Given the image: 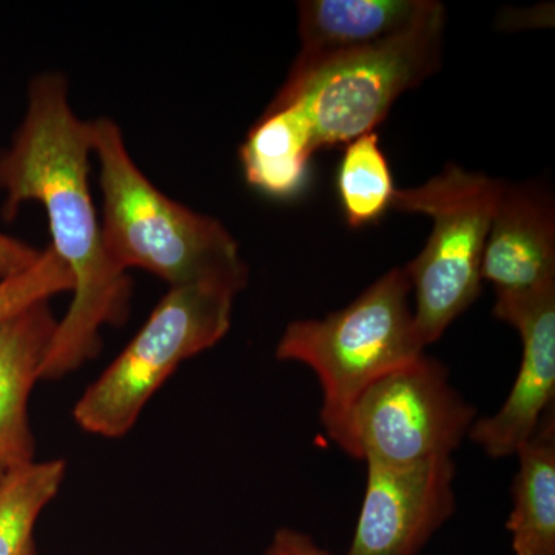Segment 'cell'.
I'll return each instance as SVG.
<instances>
[{
  "label": "cell",
  "instance_id": "obj_1",
  "mask_svg": "<svg viewBox=\"0 0 555 555\" xmlns=\"http://www.w3.org/2000/svg\"><path fill=\"white\" fill-rule=\"evenodd\" d=\"M91 155L90 120L73 109L67 78L57 72L36 76L24 119L0 150V192L7 221L24 204L42 206L50 247L73 278L72 305L57 321L40 379L62 378L96 357L101 328L129 318L131 281L105 251L90 190Z\"/></svg>",
  "mask_w": 555,
  "mask_h": 555
},
{
  "label": "cell",
  "instance_id": "obj_2",
  "mask_svg": "<svg viewBox=\"0 0 555 555\" xmlns=\"http://www.w3.org/2000/svg\"><path fill=\"white\" fill-rule=\"evenodd\" d=\"M100 166L101 228L105 251L122 272L142 269L170 288L225 287L240 294L248 268L232 233L160 192L131 158L115 120H90Z\"/></svg>",
  "mask_w": 555,
  "mask_h": 555
},
{
  "label": "cell",
  "instance_id": "obj_3",
  "mask_svg": "<svg viewBox=\"0 0 555 555\" xmlns=\"http://www.w3.org/2000/svg\"><path fill=\"white\" fill-rule=\"evenodd\" d=\"M406 270L396 268L346 308L288 324L276 358L315 372L323 389L321 423L335 444L367 387L425 353L416 332Z\"/></svg>",
  "mask_w": 555,
  "mask_h": 555
},
{
  "label": "cell",
  "instance_id": "obj_4",
  "mask_svg": "<svg viewBox=\"0 0 555 555\" xmlns=\"http://www.w3.org/2000/svg\"><path fill=\"white\" fill-rule=\"evenodd\" d=\"M505 182L448 166L418 188L396 190L392 207L433 219V232L408 264L416 332L425 347L443 337L481 294V262Z\"/></svg>",
  "mask_w": 555,
  "mask_h": 555
},
{
  "label": "cell",
  "instance_id": "obj_5",
  "mask_svg": "<svg viewBox=\"0 0 555 555\" xmlns=\"http://www.w3.org/2000/svg\"><path fill=\"white\" fill-rule=\"evenodd\" d=\"M447 11L440 2L408 30L328 62L308 76L286 79L272 104L305 113L317 149L349 144L372 133L401 94L440 68Z\"/></svg>",
  "mask_w": 555,
  "mask_h": 555
},
{
  "label": "cell",
  "instance_id": "obj_6",
  "mask_svg": "<svg viewBox=\"0 0 555 555\" xmlns=\"http://www.w3.org/2000/svg\"><path fill=\"white\" fill-rule=\"evenodd\" d=\"M236 295L225 287L170 288L126 349L79 398L73 416L80 429L105 438L129 434L179 364L228 335Z\"/></svg>",
  "mask_w": 555,
  "mask_h": 555
},
{
  "label": "cell",
  "instance_id": "obj_7",
  "mask_svg": "<svg viewBox=\"0 0 555 555\" xmlns=\"http://www.w3.org/2000/svg\"><path fill=\"white\" fill-rule=\"evenodd\" d=\"M477 420L441 361L423 353L358 398L339 440L347 455L387 463L452 456Z\"/></svg>",
  "mask_w": 555,
  "mask_h": 555
},
{
  "label": "cell",
  "instance_id": "obj_8",
  "mask_svg": "<svg viewBox=\"0 0 555 555\" xmlns=\"http://www.w3.org/2000/svg\"><path fill=\"white\" fill-rule=\"evenodd\" d=\"M364 462L366 491L346 555L422 554L438 529L454 516V460Z\"/></svg>",
  "mask_w": 555,
  "mask_h": 555
},
{
  "label": "cell",
  "instance_id": "obj_9",
  "mask_svg": "<svg viewBox=\"0 0 555 555\" xmlns=\"http://www.w3.org/2000/svg\"><path fill=\"white\" fill-rule=\"evenodd\" d=\"M495 295L494 317L520 334V367L500 411L477 418L467 437L491 459H505L517 454L554 408L555 283L526 294Z\"/></svg>",
  "mask_w": 555,
  "mask_h": 555
},
{
  "label": "cell",
  "instance_id": "obj_10",
  "mask_svg": "<svg viewBox=\"0 0 555 555\" xmlns=\"http://www.w3.org/2000/svg\"><path fill=\"white\" fill-rule=\"evenodd\" d=\"M481 280L495 294H526L555 283V214L534 185H503L492 215Z\"/></svg>",
  "mask_w": 555,
  "mask_h": 555
},
{
  "label": "cell",
  "instance_id": "obj_11",
  "mask_svg": "<svg viewBox=\"0 0 555 555\" xmlns=\"http://www.w3.org/2000/svg\"><path fill=\"white\" fill-rule=\"evenodd\" d=\"M436 0H309L299 3L301 49L287 79L400 35Z\"/></svg>",
  "mask_w": 555,
  "mask_h": 555
},
{
  "label": "cell",
  "instance_id": "obj_12",
  "mask_svg": "<svg viewBox=\"0 0 555 555\" xmlns=\"http://www.w3.org/2000/svg\"><path fill=\"white\" fill-rule=\"evenodd\" d=\"M50 299L0 321V470L35 459L28 400L57 326Z\"/></svg>",
  "mask_w": 555,
  "mask_h": 555
},
{
  "label": "cell",
  "instance_id": "obj_13",
  "mask_svg": "<svg viewBox=\"0 0 555 555\" xmlns=\"http://www.w3.org/2000/svg\"><path fill=\"white\" fill-rule=\"evenodd\" d=\"M317 144L312 127L295 104H272L248 130L240 149L244 178L270 198L291 199L308 182Z\"/></svg>",
  "mask_w": 555,
  "mask_h": 555
},
{
  "label": "cell",
  "instance_id": "obj_14",
  "mask_svg": "<svg viewBox=\"0 0 555 555\" xmlns=\"http://www.w3.org/2000/svg\"><path fill=\"white\" fill-rule=\"evenodd\" d=\"M513 511L506 521L516 555H555V414L543 416L518 449Z\"/></svg>",
  "mask_w": 555,
  "mask_h": 555
},
{
  "label": "cell",
  "instance_id": "obj_15",
  "mask_svg": "<svg viewBox=\"0 0 555 555\" xmlns=\"http://www.w3.org/2000/svg\"><path fill=\"white\" fill-rule=\"evenodd\" d=\"M65 473L64 460H33L5 470L0 481V555H36V520L60 492Z\"/></svg>",
  "mask_w": 555,
  "mask_h": 555
},
{
  "label": "cell",
  "instance_id": "obj_16",
  "mask_svg": "<svg viewBox=\"0 0 555 555\" xmlns=\"http://www.w3.org/2000/svg\"><path fill=\"white\" fill-rule=\"evenodd\" d=\"M338 195L347 224H372L392 207V171L375 131L347 144L338 169Z\"/></svg>",
  "mask_w": 555,
  "mask_h": 555
},
{
  "label": "cell",
  "instance_id": "obj_17",
  "mask_svg": "<svg viewBox=\"0 0 555 555\" xmlns=\"http://www.w3.org/2000/svg\"><path fill=\"white\" fill-rule=\"evenodd\" d=\"M72 291L73 278L67 266L53 248H46L31 269L0 283V321L35 302Z\"/></svg>",
  "mask_w": 555,
  "mask_h": 555
},
{
  "label": "cell",
  "instance_id": "obj_18",
  "mask_svg": "<svg viewBox=\"0 0 555 555\" xmlns=\"http://www.w3.org/2000/svg\"><path fill=\"white\" fill-rule=\"evenodd\" d=\"M42 250L0 230V283L21 275L39 261Z\"/></svg>",
  "mask_w": 555,
  "mask_h": 555
},
{
  "label": "cell",
  "instance_id": "obj_19",
  "mask_svg": "<svg viewBox=\"0 0 555 555\" xmlns=\"http://www.w3.org/2000/svg\"><path fill=\"white\" fill-rule=\"evenodd\" d=\"M262 555H332L312 537L297 529L280 528Z\"/></svg>",
  "mask_w": 555,
  "mask_h": 555
},
{
  "label": "cell",
  "instance_id": "obj_20",
  "mask_svg": "<svg viewBox=\"0 0 555 555\" xmlns=\"http://www.w3.org/2000/svg\"><path fill=\"white\" fill-rule=\"evenodd\" d=\"M3 474H5V470H0V481H2Z\"/></svg>",
  "mask_w": 555,
  "mask_h": 555
}]
</instances>
